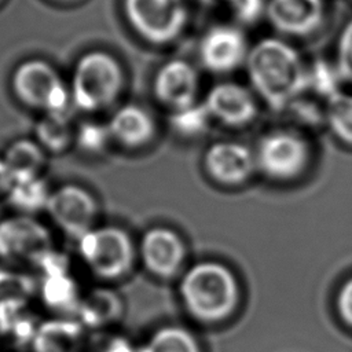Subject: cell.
Wrapping results in <instances>:
<instances>
[{
	"label": "cell",
	"instance_id": "cell-1",
	"mask_svg": "<svg viewBox=\"0 0 352 352\" xmlns=\"http://www.w3.org/2000/svg\"><path fill=\"white\" fill-rule=\"evenodd\" d=\"M245 69L254 92L275 109L289 107L308 89V67L282 37H265L250 45Z\"/></svg>",
	"mask_w": 352,
	"mask_h": 352
},
{
	"label": "cell",
	"instance_id": "cell-2",
	"mask_svg": "<svg viewBox=\"0 0 352 352\" xmlns=\"http://www.w3.org/2000/svg\"><path fill=\"white\" fill-rule=\"evenodd\" d=\"M179 294L191 316L201 322L217 323L235 311L239 285L228 267L217 261H202L183 274Z\"/></svg>",
	"mask_w": 352,
	"mask_h": 352
},
{
	"label": "cell",
	"instance_id": "cell-3",
	"mask_svg": "<svg viewBox=\"0 0 352 352\" xmlns=\"http://www.w3.org/2000/svg\"><path fill=\"white\" fill-rule=\"evenodd\" d=\"M124 82V70L113 55L91 51L73 69L69 82L72 104L88 114L103 111L118 100Z\"/></svg>",
	"mask_w": 352,
	"mask_h": 352
},
{
	"label": "cell",
	"instance_id": "cell-4",
	"mask_svg": "<svg viewBox=\"0 0 352 352\" xmlns=\"http://www.w3.org/2000/svg\"><path fill=\"white\" fill-rule=\"evenodd\" d=\"M77 252L85 268L103 282L125 278L138 258V245L117 224H96L77 239Z\"/></svg>",
	"mask_w": 352,
	"mask_h": 352
},
{
	"label": "cell",
	"instance_id": "cell-5",
	"mask_svg": "<svg viewBox=\"0 0 352 352\" xmlns=\"http://www.w3.org/2000/svg\"><path fill=\"white\" fill-rule=\"evenodd\" d=\"M15 98L26 107L44 113H67L72 104L69 84L45 60L28 59L11 77Z\"/></svg>",
	"mask_w": 352,
	"mask_h": 352
},
{
	"label": "cell",
	"instance_id": "cell-6",
	"mask_svg": "<svg viewBox=\"0 0 352 352\" xmlns=\"http://www.w3.org/2000/svg\"><path fill=\"white\" fill-rule=\"evenodd\" d=\"M54 248L50 228L34 216L12 213L0 220L1 263L16 268H36Z\"/></svg>",
	"mask_w": 352,
	"mask_h": 352
},
{
	"label": "cell",
	"instance_id": "cell-7",
	"mask_svg": "<svg viewBox=\"0 0 352 352\" xmlns=\"http://www.w3.org/2000/svg\"><path fill=\"white\" fill-rule=\"evenodd\" d=\"M126 19L151 44L172 43L187 26V0H124Z\"/></svg>",
	"mask_w": 352,
	"mask_h": 352
},
{
	"label": "cell",
	"instance_id": "cell-8",
	"mask_svg": "<svg viewBox=\"0 0 352 352\" xmlns=\"http://www.w3.org/2000/svg\"><path fill=\"white\" fill-rule=\"evenodd\" d=\"M99 212L96 197L76 183H66L54 188L45 208L52 224L76 241L98 224Z\"/></svg>",
	"mask_w": 352,
	"mask_h": 352
},
{
	"label": "cell",
	"instance_id": "cell-9",
	"mask_svg": "<svg viewBox=\"0 0 352 352\" xmlns=\"http://www.w3.org/2000/svg\"><path fill=\"white\" fill-rule=\"evenodd\" d=\"M256 166L274 180L297 177L309 161L307 142L290 131H274L260 140L256 151Z\"/></svg>",
	"mask_w": 352,
	"mask_h": 352
},
{
	"label": "cell",
	"instance_id": "cell-10",
	"mask_svg": "<svg viewBox=\"0 0 352 352\" xmlns=\"http://www.w3.org/2000/svg\"><path fill=\"white\" fill-rule=\"evenodd\" d=\"M249 50L248 38L239 26L216 23L202 34L198 55L205 69L224 74L245 66Z\"/></svg>",
	"mask_w": 352,
	"mask_h": 352
},
{
	"label": "cell",
	"instance_id": "cell-11",
	"mask_svg": "<svg viewBox=\"0 0 352 352\" xmlns=\"http://www.w3.org/2000/svg\"><path fill=\"white\" fill-rule=\"evenodd\" d=\"M138 258L157 278L176 275L186 260V246L177 232L157 226L143 232L138 243Z\"/></svg>",
	"mask_w": 352,
	"mask_h": 352
},
{
	"label": "cell",
	"instance_id": "cell-12",
	"mask_svg": "<svg viewBox=\"0 0 352 352\" xmlns=\"http://www.w3.org/2000/svg\"><path fill=\"white\" fill-rule=\"evenodd\" d=\"M265 15L278 33L307 37L320 28L324 4L323 0H267Z\"/></svg>",
	"mask_w": 352,
	"mask_h": 352
},
{
	"label": "cell",
	"instance_id": "cell-13",
	"mask_svg": "<svg viewBox=\"0 0 352 352\" xmlns=\"http://www.w3.org/2000/svg\"><path fill=\"white\" fill-rule=\"evenodd\" d=\"M198 89V72L184 59H172L164 63L153 81L154 96L170 111L195 103Z\"/></svg>",
	"mask_w": 352,
	"mask_h": 352
},
{
	"label": "cell",
	"instance_id": "cell-14",
	"mask_svg": "<svg viewBox=\"0 0 352 352\" xmlns=\"http://www.w3.org/2000/svg\"><path fill=\"white\" fill-rule=\"evenodd\" d=\"M212 120L227 126H243L257 114L253 92L239 82L223 81L213 85L204 99Z\"/></svg>",
	"mask_w": 352,
	"mask_h": 352
},
{
	"label": "cell",
	"instance_id": "cell-15",
	"mask_svg": "<svg viewBox=\"0 0 352 352\" xmlns=\"http://www.w3.org/2000/svg\"><path fill=\"white\" fill-rule=\"evenodd\" d=\"M204 164L213 180L227 186L245 183L257 169L254 153L236 142L213 143L205 153Z\"/></svg>",
	"mask_w": 352,
	"mask_h": 352
},
{
	"label": "cell",
	"instance_id": "cell-16",
	"mask_svg": "<svg viewBox=\"0 0 352 352\" xmlns=\"http://www.w3.org/2000/svg\"><path fill=\"white\" fill-rule=\"evenodd\" d=\"M111 142L136 150L147 146L155 136V121L148 110L138 103H125L114 110L107 121Z\"/></svg>",
	"mask_w": 352,
	"mask_h": 352
},
{
	"label": "cell",
	"instance_id": "cell-17",
	"mask_svg": "<svg viewBox=\"0 0 352 352\" xmlns=\"http://www.w3.org/2000/svg\"><path fill=\"white\" fill-rule=\"evenodd\" d=\"M87 329L72 316H52L40 322L32 341L33 352H87Z\"/></svg>",
	"mask_w": 352,
	"mask_h": 352
},
{
	"label": "cell",
	"instance_id": "cell-18",
	"mask_svg": "<svg viewBox=\"0 0 352 352\" xmlns=\"http://www.w3.org/2000/svg\"><path fill=\"white\" fill-rule=\"evenodd\" d=\"M124 315V300L109 286H95L84 292L74 318L88 330H104Z\"/></svg>",
	"mask_w": 352,
	"mask_h": 352
},
{
	"label": "cell",
	"instance_id": "cell-19",
	"mask_svg": "<svg viewBox=\"0 0 352 352\" xmlns=\"http://www.w3.org/2000/svg\"><path fill=\"white\" fill-rule=\"evenodd\" d=\"M82 293L70 270L41 274L37 282V296L41 304L55 316L74 318Z\"/></svg>",
	"mask_w": 352,
	"mask_h": 352
},
{
	"label": "cell",
	"instance_id": "cell-20",
	"mask_svg": "<svg viewBox=\"0 0 352 352\" xmlns=\"http://www.w3.org/2000/svg\"><path fill=\"white\" fill-rule=\"evenodd\" d=\"M29 302L0 300V337L15 346H30L40 324Z\"/></svg>",
	"mask_w": 352,
	"mask_h": 352
},
{
	"label": "cell",
	"instance_id": "cell-21",
	"mask_svg": "<svg viewBox=\"0 0 352 352\" xmlns=\"http://www.w3.org/2000/svg\"><path fill=\"white\" fill-rule=\"evenodd\" d=\"M1 157L12 182L40 177L47 165L45 150L34 139L29 138L12 140Z\"/></svg>",
	"mask_w": 352,
	"mask_h": 352
},
{
	"label": "cell",
	"instance_id": "cell-22",
	"mask_svg": "<svg viewBox=\"0 0 352 352\" xmlns=\"http://www.w3.org/2000/svg\"><path fill=\"white\" fill-rule=\"evenodd\" d=\"M74 124L67 113H44L34 125V140L47 154H62L73 146Z\"/></svg>",
	"mask_w": 352,
	"mask_h": 352
},
{
	"label": "cell",
	"instance_id": "cell-23",
	"mask_svg": "<svg viewBox=\"0 0 352 352\" xmlns=\"http://www.w3.org/2000/svg\"><path fill=\"white\" fill-rule=\"evenodd\" d=\"M51 191L48 182L40 176L12 182L4 197L14 213L34 216L38 212H45Z\"/></svg>",
	"mask_w": 352,
	"mask_h": 352
},
{
	"label": "cell",
	"instance_id": "cell-24",
	"mask_svg": "<svg viewBox=\"0 0 352 352\" xmlns=\"http://www.w3.org/2000/svg\"><path fill=\"white\" fill-rule=\"evenodd\" d=\"M142 352H201L197 338L180 326L157 329L142 345Z\"/></svg>",
	"mask_w": 352,
	"mask_h": 352
},
{
	"label": "cell",
	"instance_id": "cell-25",
	"mask_svg": "<svg viewBox=\"0 0 352 352\" xmlns=\"http://www.w3.org/2000/svg\"><path fill=\"white\" fill-rule=\"evenodd\" d=\"M324 120L342 143L352 146V94L337 92L326 100Z\"/></svg>",
	"mask_w": 352,
	"mask_h": 352
},
{
	"label": "cell",
	"instance_id": "cell-26",
	"mask_svg": "<svg viewBox=\"0 0 352 352\" xmlns=\"http://www.w3.org/2000/svg\"><path fill=\"white\" fill-rule=\"evenodd\" d=\"M111 136L107 122H100L94 118H87L74 126V142L81 153L88 155L103 154L111 144Z\"/></svg>",
	"mask_w": 352,
	"mask_h": 352
},
{
	"label": "cell",
	"instance_id": "cell-27",
	"mask_svg": "<svg viewBox=\"0 0 352 352\" xmlns=\"http://www.w3.org/2000/svg\"><path fill=\"white\" fill-rule=\"evenodd\" d=\"M210 114L204 102H195L190 106L170 111V126L180 135L197 136L204 133L210 124Z\"/></svg>",
	"mask_w": 352,
	"mask_h": 352
},
{
	"label": "cell",
	"instance_id": "cell-28",
	"mask_svg": "<svg viewBox=\"0 0 352 352\" xmlns=\"http://www.w3.org/2000/svg\"><path fill=\"white\" fill-rule=\"evenodd\" d=\"M37 294V283L16 267H0V300L30 301Z\"/></svg>",
	"mask_w": 352,
	"mask_h": 352
},
{
	"label": "cell",
	"instance_id": "cell-29",
	"mask_svg": "<svg viewBox=\"0 0 352 352\" xmlns=\"http://www.w3.org/2000/svg\"><path fill=\"white\" fill-rule=\"evenodd\" d=\"M334 66L341 80L352 84V18L344 25L338 34Z\"/></svg>",
	"mask_w": 352,
	"mask_h": 352
},
{
	"label": "cell",
	"instance_id": "cell-30",
	"mask_svg": "<svg viewBox=\"0 0 352 352\" xmlns=\"http://www.w3.org/2000/svg\"><path fill=\"white\" fill-rule=\"evenodd\" d=\"M91 352H142V345H136L125 336L110 334L95 341Z\"/></svg>",
	"mask_w": 352,
	"mask_h": 352
},
{
	"label": "cell",
	"instance_id": "cell-31",
	"mask_svg": "<svg viewBox=\"0 0 352 352\" xmlns=\"http://www.w3.org/2000/svg\"><path fill=\"white\" fill-rule=\"evenodd\" d=\"M230 4L241 21L249 22L257 19L263 11L265 12L267 3L264 0H232Z\"/></svg>",
	"mask_w": 352,
	"mask_h": 352
},
{
	"label": "cell",
	"instance_id": "cell-32",
	"mask_svg": "<svg viewBox=\"0 0 352 352\" xmlns=\"http://www.w3.org/2000/svg\"><path fill=\"white\" fill-rule=\"evenodd\" d=\"M336 308L340 318L352 327V278L345 280L336 297Z\"/></svg>",
	"mask_w": 352,
	"mask_h": 352
},
{
	"label": "cell",
	"instance_id": "cell-33",
	"mask_svg": "<svg viewBox=\"0 0 352 352\" xmlns=\"http://www.w3.org/2000/svg\"><path fill=\"white\" fill-rule=\"evenodd\" d=\"M11 183H12V180H11L10 173H8V169H7V166L3 161V157L0 155V197L6 195Z\"/></svg>",
	"mask_w": 352,
	"mask_h": 352
},
{
	"label": "cell",
	"instance_id": "cell-34",
	"mask_svg": "<svg viewBox=\"0 0 352 352\" xmlns=\"http://www.w3.org/2000/svg\"><path fill=\"white\" fill-rule=\"evenodd\" d=\"M65 1H66V0H65Z\"/></svg>",
	"mask_w": 352,
	"mask_h": 352
}]
</instances>
